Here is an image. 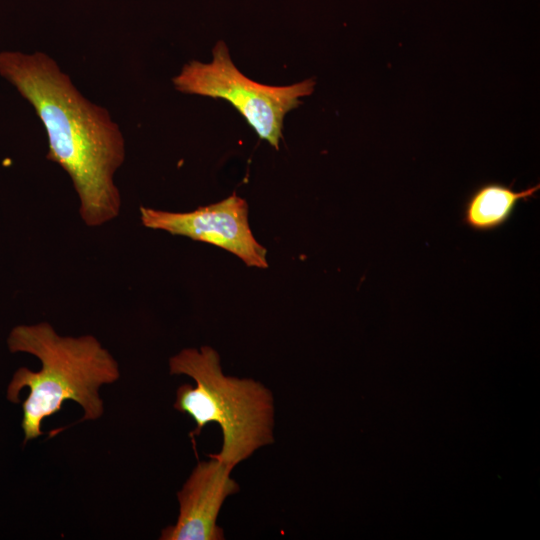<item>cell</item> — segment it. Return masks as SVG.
I'll return each instance as SVG.
<instances>
[{
  "mask_svg": "<svg viewBox=\"0 0 540 540\" xmlns=\"http://www.w3.org/2000/svg\"><path fill=\"white\" fill-rule=\"evenodd\" d=\"M0 76L41 120L46 157L70 176L84 224L99 227L114 220L122 205L114 176L125 160V140L109 112L85 98L43 52L0 51Z\"/></svg>",
  "mask_w": 540,
  "mask_h": 540,
  "instance_id": "1",
  "label": "cell"
},
{
  "mask_svg": "<svg viewBox=\"0 0 540 540\" xmlns=\"http://www.w3.org/2000/svg\"><path fill=\"white\" fill-rule=\"evenodd\" d=\"M7 344L12 353H28L41 362L38 371L17 369L7 388V399L13 403H19L24 387L29 389L22 403L25 443L43 434L42 421L60 411L65 401H74L83 409L78 422L103 415L99 388L117 381L120 371L116 359L96 337L61 336L49 323L41 322L14 327Z\"/></svg>",
  "mask_w": 540,
  "mask_h": 540,
  "instance_id": "2",
  "label": "cell"
},
{
  "mask_svg": "<svg viewBox=\"0 0 540 540\" xmlns=\"http://www.w3.org/2000/svg\"><path fill=\"white\" fill-rule=\"evenodd\" d=\"M170 374L187 375L196 386L183 384L176 391L174 408L189 415L194 437L209 423L222 431V446L209 454L233 468L259 448L274 442V399L261 382L223 373L218 352L210 346L186 348L169 360Z\"/></svg>",
  "mask_w": 540,
  "mask_h": 540,
  "instance_id": "3",
  "label": "cell"
},
{
  "mask_svg": "<svg viewBox=\"0 0 540 540\" xmlns=\"http://www.w3.org/2000/svg\"><path fill=\"white\" fill-rule=\"evenodd\" d=\"M210 63L192 60L173 78L175 88L229 102L258 137L279 149L286 114L301 104L300 98L313 93L310 78L289 86H269L250 80L234 65L224 42L213 49Z\"/></svg>",
  "mask_w": 540,
  "mask_h": 540,
  "instance_id": "4",
  "label": "cell"
},
{
  "mask_svg": "<svg viewBox=\"0 0 540 540\" xmlns=\"http://www.w3.org/2000/svg\"><path fill=\"white\" fill-rule=\"evenodd\" d=\"M140 219L147 228L225 249L247 266L268 267L267 251L257 242L249 226L247 202L235 193L191 212H169L141 206Z\"/></svg>",
  "mask_w": 540,
  "mask_h": 540,
  "instance_id": "5",
  "label": "cell"
},
{
  "mask_svg": "<svg viewBox=\"0 0 540 540\" xmlns=\"http://www.w3.org/2000/svg\"><path fill=\"white\" fill-rule=\"evenodd\" d=\"M199 461L177 492L179 515L175 524L164 528L161 540H223L217 518L227 497L239 492L231 477L233 467L209 456Z\"/></svg>",
  "mask_w": 540,
  "mask_h": 540,
  "instance_id": "6",
  "label": "cell"
},
{
  "mask_svg": "<svg viewBox=\"0 0 540 540\" xmlns=\"http://www.w3.org/2000/svg\"><path fill=\"white\" fill-rule=\"evenodd\" d=\"M539 189V183L521 191L497 182L482 184L467 198L462 221L477 232L499 229L510 220L518 204L533 198Z\"/></svg>",
  "mask_w": 540,
  "mask_h": 540,
  "instance_id": "7",
  "label": "cell"
}]
</instances>
